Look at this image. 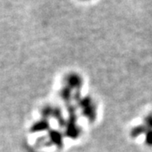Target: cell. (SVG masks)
Segmentation results:
<instances>
[{"mask_svg":"<svg viewBox=\"0 0 152 152\" xmlns=\"http://www.w3.org/2000/svg\"><path fill=\"white\" fill-rule=\"evenodd\" d=\"M81 1H90V0H81Z\"/></svg>","mask_w":152,"mask_h":152,"instance_id":"6da1fadb","label":"cell"}]
</instances>
